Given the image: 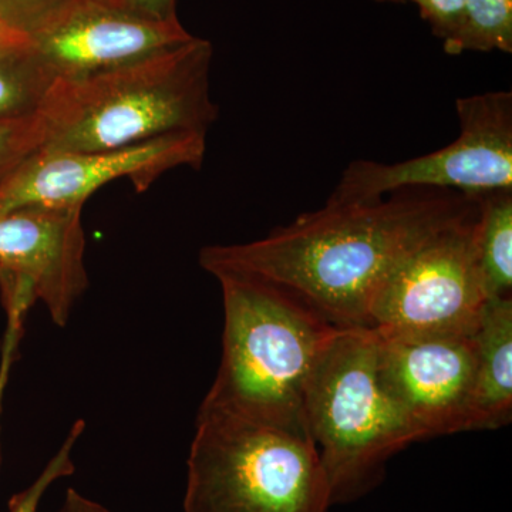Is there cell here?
I'll return each mask as SVG.
<instances>
[{
  "mask_svg": "<svg viewBox=\"0 0 512 512\" xmlns=\"http://www.w3.org/2000/svg\"><path fill=\"white\" fill-rule=\"evenodd\" d=\"M59 512H113L90 498L84 497L74 488H69L64 495Z\"/></svg>",
  "mask_w": 512,
  "mask_h": 512,
  "instance_id": "cell-22",
  "label": "cell"
},
{
  "mask_svg": "<svg viewBox=\"0 0 512 512\" xmlns=\"http://www.w3.org/2000/svg\"><path fill=\"white\" fill-rule=\"evenodd\" d=\"M377 362L384 387L421 439L474 431L473 333L377 336Z\"/></svg>",
  "mask_w": 512,
  "mask_h": 512,
  "instance_id": "cell-10",
  "label": "cell"
},
{
  "mask_svg": "<svg viewBox=\"0 0 512 512\" xmlns=\"http://www.w3.org/2000/svg\"><path fill=\"white\" fill-rule=\"evenodd\" d=\"M67 0H0V28L22 36L36 32Z\"/></svg>",
  "mask_w": 512,
  "mask_h": 512,
  "instance_id": "cell-18",
  "label": "cell"
},
{
  "mask_svg": "<svg viewBox=\"0 0 512 512\" xmlns=\"http://www.w3.org/2000/svg\"><path fill=\"white\" fill-rule=\"evenodd\" d=\"M306 426L328 477L332 505L382 481L384 464L421 440L387 392L369 328H339L313 367L303 400Z\"/></svg>",
  "mask_w": 512,
  "mask_h": 512,
  "instance_id": "cell-5",
  "label": "cell"
},
{
  "mask_svg": "<svg viewBox=\"0 0 512 512\" xmlns=\"http://www.w3.org/2000/svg\"><path fill=\"white\" fill-rule=\"evenodd\" d=\"M460 133L453 143L400 163L355 160L329 200L369 202L406 188L457 191L478 197L512 190V93L474 94L456 101Z\"/></svg>",
  "mask_w": 512,
  "mask_h": 512,
  "instance_id": "cell-6",
  "label": "cell"
},
{
  "mask_svg": "<svg viewBox=\"0 0 512 512\" xmlns=\"http://www.w3.org/2000/svg\"><path fill=\"white\" fill-rule=\"evenodd\" d=\"M207 134L178 133L97 151L37 148L0 180V212L28 205L83 208L103 185L128 178L147 191L167 171L200 168Z\"/></svg>",
  "mask_w": 512,
  "mask_h": 512,
  "instance_id": "cell-8",
  "label": "cell"
},
{
  "mask_svg": "<svg viewBox=\"0 0 512 512\" xmlns=\"http://www.w3.org/2000/svg\"><path fill=\"white\" fill-rule=\"evenodd\" d=\"M192 37L180 20L146 19L107 0H67L28 40L55 83L116 69Z\"/></svg>",
  "mask_w": 512,
  "mask_h": 512,
  "instance_id": "cell-11",
  "label": "cell"
},
{
  "mask_svg": "<svg viewBox=\"0 0 512 512\" xmlns=\"http://www.w3.org/2000/svg\"><path fill=\"white\" fill-rule=\"evenodd\" d=\"M379 3H413L421 19L429 23L434 36L446 40L453 35L463 16L467 0H375Z\"/></svg>",
  "mask_w": 512,
  "mask_h": 512,
  "instance_id": "cell-20",
  "label": "cell"
},
{
  "mask_svg": "<svg viewBox=\"0 0 512 512\" xmlns=\"http://www.w3.org/2000/svg\"><path fill=\"white\" fill-rule=\"evenodd\" d=\"M52 84L28 37L0 28V120L36 114Z\"/></svg>",
  "mask_w": 512,
  "mask_h": 512,
  "instance_id": "cell-13",
  "label": "cell"
},
{
  "mask_svg": "<svg viewBox=\"0 0 512 512\" xmlns=\"http://www.w3.org/2000/svg\"><path fill=\"white\" fill-rule=\"evenodd\" d=\"M211 42H188L79 80L55 82L37 111L40 148L97 151L178 133H204L218 119L211 99Z\"/></svg>",
  "mask_w": 512,
  "mask_h": 512,
  "instance_id": "cell-2",
  "label": "cell"
},
{
  "mask_svg": "<svg viewBox=\"0 0 512 512\" xmlns=\"http://www.w3.org/2000/svg\"><path fill=\"white\" fill-rule=\"evenodd\" d=\"M119 8L128 10L134 15L157 20V22H173L177 18V0H107Z\"/></svg>",
  "mask_w": 512,
  "mask_h": 512,
  "instance_id": "cell-21",
  "label": "cell"
},
{
  "mask_svg": "<svg viewBox=\"0 0 512 512\" xmlns=\"http://www.w3.org/2000/svg\"><path fill=\"white\" fill-rule=\"evenodd\" d=\"M476 210L437 232L384 279L366 328L377 336L471 335L487 302L477 256Z\"/></svg>",
  "mask_w": 512,
  "mask_h": 512,
  "instance_id": "cell-7",
  "label": "cell"
},
{
  "mask_svg": "<svg viewBox=\"0 0 512 512\" xmlns=\"http://www.w3.org/2000/svg\"><path fill=\"white\" fill-rule=\"evenodd\" d=\"M450 56L466 52L512 53V0H467L453 35L443 40Z\"/></svg>",
  "mask_w": 512,
  "mask_h": 512,
  "instance_id": "cell-15",
  "label": "cell"
},
{
  "mask_svg": "<svg viewBox=\"0 0 512 512\" xmlns=\"http://www.w3.org/2000/svg\"><path fill=\"white\" fill-rule=\"evenodd\" d=\"M478 197L406 188L369 202L328 200L268 237L202 248L211 275L254 276L285 289L339 328H366L384 279L437 232L468 217Z\"/></svg>",
  "mask_w": 512,
  "mask_h": 512,
  "instance_id": "cell-1",
  "label": "cell"
},
{
  "mask_svg": "<svg viewBox=\"0 0 512 512\" xmlns=\"http://www.w3.org/2000/svg\"><path fill=\"white\" fill-rule=\"evenodd\" d=\"M83 208L28 205L0 212V296L40 301L66 326L89 286Z\"/></svg>",
  "mask_w": 512,
  "mask_h": 512,
  "instance_id": "cell-9",
  "label": "cell"
},
{
  "mask_svg": "<svg viewBox=\"0 0 512 512\" xmlns=\"http://www.w3.org/2000/svg\"><path fill=\"white\" fill-rule=\"evenodd\" d=\"M476 241L485 295L511 296L512 190L478 195Z\"/></svg>",
  "mask_w": 512,
  "mask_h": 512,
  "instance_id": "cell-14",
  "label": "cell"
},
{
  "mask_svg": "<svg viewBox=\"0 0 512 512\" xmlns=\"http://www.w3.org/2000/svg\"><path fill=\"white\" fill-rule=\"evenodd\" d=\"M86 423L84 420H77L63 441L62 447L55 456L50 458L49 463L43 468L42 473L25 490L13 495L9 500V512H39V505L42 503L46 491L64 477L72 476L74 473L73 450L77 441L83 436Z\"/></svg>",
  "mask_w": 512,
  "mask_h": 512,
  "instance_id": "cell-16",
  "label": "cell"
},
{
  "mask_svg": "<svg viewBox=\"0 0 512 512\" xmlns=\"http://www.w3.org/2000/svg\"><path fill=\"white\" fill-rule=\"evenodd\" d=\"M325 468L306 427L202 403L187 461L184 512H329Z\"/></svg>",
  "mask_w": 512,
  "mask_h": 512,
  "instance_id": "cell-4",
  "label": "cell"
},
{
  "mask_svg": "<svg viewBox=\"0 0 512 512\" xmlns=\"http://www.w3.org/2000/svg\"><path fill=\"white\" fill-rule=\"evenodd\" d=\"M476 349L474 431L495 430L511 421L512 299H487L473 332Z\"/></svg>",
  "mask_w": 512,
  "mask_h": 512,
  "instance_id": "cell-12",
  "label": "cell"
},
{
  "mask_svg": "<svg viewBox=\"0 0 512 512\" xmlns=\"http://www.w3.org/2000/svg\"><path fill=\"white\" fill-rule=\"evenodd\" d=\"M6 329L0 346V468H2V413L5 394L8 390L10 372L18 356L20 339L25 330L26 315L29 308L22 303H9L5 306Z\"/></svg>",
  "mask_w": 512,
  "mask_h": 512,
  "instance_id": "cell-19",
  "label": "cell"
},
{
  "mask_svg": "<svg viewBox=\"0 0 512 512\" xmlns=\"http://www.w3.org/2000/svg\"><path fill=\"white\" fill-rule=\"evenodd\" d=\"M42 144L43 128L39 114L0 120V180Z\"/></svg>",
  "mask_w": 512,
  "mask_h": 512,
  "instance_id": "cell-17",
  "label": "cell"
},
{
  "mask_svg": "<svg viewBox=\"0 0 512 512\" xmlns=\"http://www.w3.org/2000/svg\"><path fill=\"white\" fill-rule=\"evenodd\" d=\"M224 299L222 357L205 404L272 423L306 427L313 367L339 326L274 284L215 276Z\"/></svg>",
  "mask_w": 512,
  "mask_h": 512,
  "instance_id": "cell-3",
  "label": "cell"
}]
</instances>
